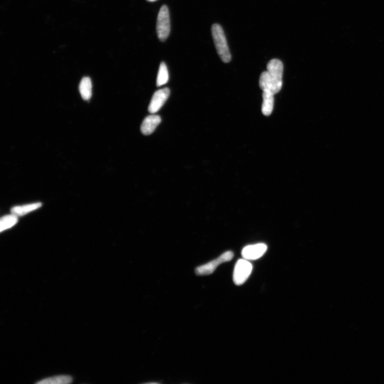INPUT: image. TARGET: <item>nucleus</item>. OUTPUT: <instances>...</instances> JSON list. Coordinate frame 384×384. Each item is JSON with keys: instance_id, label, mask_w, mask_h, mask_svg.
Segmentation results:
<instances>
[{"instance_id": "2eb2a0df", "label": "nucleus", "mask_w": 384, "mask_h": 384, "mask_svg": "<svg viewBox=\"0 0 384 384\" xmlns=\"http://www.w3.org/2000/svg\"><path fill=\"white\" fill-rule=\"evenodd\" d=\"M147 1L148 2L152 3L157 1V0H147Z\"/></svg>"}, {"instance_id": "39448f33", "label": "nucleus", "mask_w": 384, "mask_h": 384, "mask_svg": "<svg viewBox=\"0 0 384 384\" xmlns=\"http://www.w3.org/2000/svg\"><path fill=\"white\" fill-rule=\"evenodd\" d=\"M259 86L263 92L275 95L282 88V79L272 76L267 71H265L262 73L260 77Z\"/></svg>"}, {"instance_id": "ddd939ff", "label": "nucleus", "mask_w": 384, "mask_h": 384, "mask_svg": "<svg viewBox=\"0 0 384 384\" xmlns=\"http://www.w3.org/2000/svg\"><path fill=\"white\" fill-rule=\"evenodd\" d=\"M169 80V73L167 65L164 62L161 63L157 74L156 85L161 86L166 84Z\"/></svg>"}, {"instance_id": "423d86ee", "label": "nucleus", "mask_w": 384, "mask_h": 384, "mask_svg": "<svg viewBox=\"0 0 384 384\" xmlns=\"http://www.w3.org/2000/svg\"><path fill=\"white\" fill-rule=\"evenodd\" d=\"M170 95V90L168 88L156 91L153 95L149 106L148 111L151 114H155L162 108Z\"/></svg>"}, {"instance_id": "9d476101", "label": "nucleus", "mask_w": 384, "mask_h": 384, "mask_svg": "<svg viewBox=\"0 0 384 384\" xmlns=\"http://www.w3.org/2000/svg\"><path fill=\"white\" fill-rule=\"evenodd\" d=\"M79 91L84 100H89L92 95V83L88 77H84L81 81Z\"/></svg>"}, {"instance_id": "f257e3e1", "label": "nucleus", "mask_w": 384, "mask_h": 384, "mask_svg": "<svg viewBox=\"0 0 384 384\" xmlns=\"http://www.w3.org/2000/svg\"><path fill=\"white\" fill-rule=\"evenodd\" d=\"M212 33L218 55L224 63H229L231 55L224 31L220 25L215 24L212 26Z\"/></svg>"}, {"instance_id": "f03ea898", "label": "nucleus", "mask_w": 384, "mask_h": 384, "mask_svg": "<svg viewBox=\"0 0 384 384\" xmlns=\"http://www.w3.org/2000/svg\"><path fill=\"white\" fill-rule=\"evenodd\" d=\"M156 32L158 38L161 41H165L170 32V20L168 8L164 5L161 8L156 24Z\"/></svg>"}, {"instance_id": "20e7f679", "label": "nucleus", "mask_w": 384, "mask_h": 384, "mask_svg": "<svg viewBox=\"0 0 384 384\" xmlns=\"http://www.w3.org/2000/svg\"><path fill=\"white\" fill-rule=\"evenodd\" d=\"M234 257L232 252L229 251L221 255L217 258L205 265L197 267L195 273L197 276H207L212 275L219 265L231 261Z\"/></svg>"}, {"instance_id": "1a4fd4ad", "label": "nucleus", "mask_w": 384, "mask_h": 384, "mask_svg": "<svg viewBox=\"0 0 384 384\" xmlns=\"http://www.w3.org/2000/svg\"><path fill=\"white\" fill-rule=\"evenodd\" d=\"M42 204L40 202L29 204L22 206H16L12 208L11 210L12 214L17 216H23L30 212L34 211L40 208Z\"/></svg>"}, {"instance_id": "0eeeda50", "label": "nucleus", "mask_w": 384, "mask_h": 384, "mask_svg": "<svg viewBox=\"0 0 384 384\" xmlns=\"http://www.w3.org/2000/svg\"><path fill=\"white\" fill-rule=\"evenodd\" d=\"M267 246L264 243L247 245L242 251V256L247 261H254L262 257L266 253Z\"/></svg>"}, {"instance_id": "9b49d317", "label": "nucleus", "mask_w": 384, "mask_h": 384, "mask_svg": "<svg viewBox=\"0 0 384 384\" xmlns=\"http://www.w3.org/2000/svg\"><path fill=\"white\" fill-rule=\"evenodd\" d=\"M263 104L262 111L263 114L265 116H270L274 109V95L263 92Z\"/></svg>"}, {"instance_id": "6e6552de", "label": "nucleus", "mask_w": 384, "mask_h": 384, "mask_svg": "<svg viewBox=\"0 0 384 384\" xmlns=\"http://www.w3.org/2000/svg\"><path fill=\"white\" fill-rule=\"evenodd\" d=\"M162 122V118L157 115H151L147 117L143 121L141 126V131L144 135L152 134L159 124Z\"/></svg>"}, {"instance_id": "f8f14e48", "label": "nucleus", "mask_w": 384, "mask_h": 384, "mask_svg": "<svg viewBox=\"0 0 384 384\" xmlns=\"http://www.w3.org/2000/svg\"><path fill=\"white\" fill-rule=\"evenodd\" d=\"M73 378L69 375H59L49 377L37 382L40 384H66L72 382Z\"/></svg>"}, {"instance_id": "7ed1b4c3", "label": "nucleus", "mask_w": 384, "mask_h": 384, "mask_svg": "<svg viewBox=\"0 0 384 384\" xmlns=\"http://www.w3.org/2000/svg\"><path fill=\"white\" fill-rule=\"evenodd\" d=\"M253 271V265L247 260L241 259L235 264L233 280L236 286H241L249 279Z\"/></svg>"}, {"instance_id": "4468645a", "label": "nucleus", "mask_w": 384, "mask_h": 384, "mask_svg": "<svg viewBox=\"0 0 384 384\" xmlns=\"http://www.w3.org/2000/svg\"><path fill=\"white\" fill-rule=\"evenodd\" d=\"M1 232L5 231L10 228L14 226L18 222V218L16 215L12 214L10 215H7L2 218L1 220Z\"/></svg>"}]
</instances>
